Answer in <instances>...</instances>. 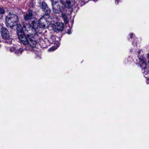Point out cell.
<instances>
[{
  "mask_svg": "<svg viewBox=\"0 0 149 149\" xmlns=\"http://www.w3.org/2000/svg\"><path fill=\"white\" fill-rule=\"evenodd\" d=\"M52 19L48 15H46L42 16L39 21L40 26L42 28L47 29L51 25Z\"/></svg>",
  "mask_w": 149,
  "mask_h": 149,
  "instance_id": "1",
  "label": "cell"
},
{
  "mask_svg": "<svg viewBox=\"0 0 149 149\" xmlns=\"http://www.w3.org/2000/svg\"><path fill=\"white\" fill-rule=\"evenodd\" d=\"M18 22V17L15 15H9L7 16L6 19V24L8 27H13L16 26Z\"/></svg>",
  "mask_w": 149,
  "mask_h": 149,
  "instance_id": "2",
  "label": "cell"
},
{
  "mask_svg": "<svg viewBox=\"0 0 149 149\" xmlns=\"http://www.w3.org/2000/svg\"><path fill=\"white\" fill-rule=\"evenodd\" d=\"M23 29L25 35L30 39L34 37L36 35L35 29L29 24H26L24 26V29Z\"/></svg>",
  "mask_w": 149,
  "mask_h": 149,
  "instance_id": "3",
  "label": "cell"
},
{
  "mask_svg": "<svg viewBox=\"0 0 149 149\" xmlns=\"http://www.w3.org/2000/svg\"><path fill=\"white\" fill-rule=\"evenodd\" d=\"M17 32L19 38L22 42L25 45H28L29 44L28 40L25 36L23 29L22 28L20 25H18L17 26Z\"/></svg>",
  "mask_w": 149,
  "mask_h": 149,
  "instance_id": "4",
  "label": "cell"
},
{
  "mask_svg": "<svg viewBox=\"0 0 149 149\" xmlns=\"http://www.w3.org/2000/svg\"><path fill=\"white\" fill-rule=\"evenodd\" d=\"M53 8L54 12L56 13H61L62 9V3L60 0H53Z\"/></svg>",
  "mask_w": 149,
  "mask_h": 149,
  "instance_id": "5",
  "label": "cell"
},
{
  "mask_svg": "<svg viewBox=\"0 0 149 149\" xmlns=\"http://www.w3.org/2000/svg\"><path fill=\"white\" fill-rule=\"evenodd\" d=\"M53 28L54 31L55 32H60L63 30L64 28V25L61 22H56L53 25Z\"/></svg>",
  "mask_w": 149,
  "mask_h": 149,
  "instance_id": "6",
  "label": "cell"
},
{
  "mask_svg": "<svg viewBox=\"0 0 149 149\" xmlns=\"http://www.w3.org/2000/svg\"><path fill=\"white\" fill-rule=\"evenodd\" d=\"M61 1L64 6L68 8L73 7L75 3L74 0H61Z\"/></svg>",
  "mask_w": 149,
  "mask_h": 149,
  "instance_id": "7",
  "label": "cell"
},
{
  "mask_svg": "<svg viewBox=\"0 0 149 149\" xmlns=\"http://www.w3.org/2000/svg\"><path fill=\"white\" fill-rule=\"evenodd\" d=\"M1 34L3 39L5 40H9L10 39L9 32L6 29L2 28L1 30Z\"/></svg>",
  "mask_w": 149,
  "mask_h": 149,
  "instance_id": "8",
  "label": "cell"
},
{
  "mask_svg": "<svg viewBox=\"0 0 149 149\" xmlns=\"http://www.w3.org/2000/svg\"><path fill=\"white\" fill-rule=\"evenodd\" d=\"M42 10L43 12H44L46 15H49L51 13V11H50V9L49 8L48 6L46 4V3L43 2L42 4Z\"/></svg>",
  "mask_w": 149,
  "mask_h": 149,
  "instance_id": "9",
  "label": "cell"
},
{
  "mask_svg": "<svg viewBox=\"0 0 149 149\" xmlns=\"http://www.w3.org/2000/svg\"><path fill=\"white\" fill-rule=\"evenodd\" d=\"M31 26L35 29H37L40 26V24H39V21H38L36 19H34L32 20V22H31Z\"/></svg>",
  "mask_w": 149,
  "mask_h": 149,
  "instance_id": "10",
  "label": "cell"
},
{
  "mask_svg": "<svg viewBox=\"0 0 149 149\" xmlns=\"http://www.w3.org/2000/svg\"><path fill=\"white\" fill-rule=\"evenodd\" d=\"M29 43V45L31 46V47H34L36 45V42L35 41L32 40L31 39H29V41H28Z\"/></svg>",
  "mask_w": 149,
  "mask_h": 149,
  "instance_id": "11",
  "label": "cell"
},
{
  "mask_svg": "<svg viewBox=\"0 0 149 149\" xmlns=\"http://www.w3.org/2000/svg\"><path fill=\"white\" fill-rule=\"evenodd\" d=\"M5 13V11L2 8H0V14H4Z\"/></svg>",
  "mask_w": 149,
  "mask_h": 149,
  "instance_id": "12",
  "label": "cell"
}]
</instances>
